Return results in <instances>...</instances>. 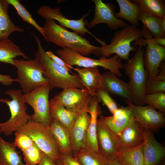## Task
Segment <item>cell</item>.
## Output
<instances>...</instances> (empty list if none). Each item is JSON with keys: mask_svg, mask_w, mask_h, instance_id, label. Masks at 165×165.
<instances>
[{"mask_svg": "<svg viewBox=\"0 0 165 165\" xmlns=\"http://www.w3.org/2000/svg\"><path fill=\"white\" fill-rule=\"evenodd\" d=\"M143 102L144 104L150 106L161 112H165V93L145 94Z\"/></svg>", "mask_w": 165, "mask_h": 165, "instance_id": "cell-34", "label": "cell"}, {"mask_svg": "<svg viewBox=\"0 0 165 165\" xmlns=\"http://www.w3.org/2000/svg\"><path fill=\"white\" fill-rule=\"evenodd\" d=\"M47 56L54 62L59 65L64 67L69 72L72 73L71 69H73V67H71L67 65L65 62L61 58L59 57L54 54L52 51L49 50L46 51Z\"/></svg>", "mask_w": 165, "mask_h": 165, "instance_id": "cell-40", "label": "cell"}, {"mask_svg": "<svg viewBox=\"0 0 165 165\" xmlns=\"http://www.w3.org/2000/svg\"><path fill=\"white\" fill-rule=\"evenodd\" d=\"M143 46L139 45L134 55L124 64L125 73L130 79L128 83L130 90L132 103L144 106L145 89L148 80V75L144 64Z\"/></svg>", "mask_w": 165, "mask_h": 165, "instance_id": "cell-3", "label": "cell"}, {"mask_svg": "<svg viewBox=\"0 0 165 165\" xmlns=\"http://www.w3.org/2000/svg\"><path fill=\"white\" fill-rule=\"evenodd\" d=\"M88 105L79 112L69 130L73 155L85 148L86 136L90 120Z\"/></svg>", "mask_w": 165, "mask_h": 165, "instance_id": "cell-16", "label": "cell"}, {"mask_svg": "<svg viewBox=\"0 0 165 165\" xmlns=\"http://www.w3.org/2000/svg\"><path fill=\"white\" fill-rule=\"evenodd\" d=\"M11 99H0V102L6 104L10 112V117L6 121L0 123V134L9 136L18 131L31 119V116L26 112L27 109L21 90H9L5 92Z\"/></svg>", "mask_w": 165, "mask_h": 165, "instance_id": "cell-5", "label": "cell"}, {"mask_svg": "<svg viewBox=\"0 0 165 165\" xmlns=\"http://www.w3.org/2000/svg\"><path fill=\"white\" fill-rule=\"evenodd\" d=\"M95 4V13L92 20L88 24V28H91L101 23L107 24L108 28L116 30L128 24L115 15V9L112 5L104 3L101 0L92 1Z\"/></svg>", "mask_w": 165, "mask_h": 165, "instance_id": "cell-15", "label": "cell"}, {"mask_svg": "<svg viewBox=\"0 0 165 165\" xmlns=\"http://www.w3.org/2000/svg\"><path fill=\"white\" fill-rule=\"evenodd\" d=\"M73 155L82 165H105V159L100 155L85 148Z\"/></svg>", "mask_w": 165, "mask_h": 165, "instance_id": "cell-32", "label": "cell"}, {"mask_svg": "<svg viewBox=\"0 0 165 165\" xmlns=\"http://www.w3.org/2000/svg\"><path fill=\"white\" fill-rule=\"evenodd\" d=\"M18 56L28 57L10 39L0 41V62L14 66V60Z\"/></svg>", "mask_w": 165, "mask_h": 165, "instance_id": "cell-29", "label": "cell"}, {"mask_svg": "<svg viewBox=\"0 0 165 165\" xmlns=\"http://www.w3.org/2000/svg\"><path fill=\"white\" fill-rule=\"evenodd\" d=\"M86 88L92 94L93 96H97V92L104 88L102 75L97 67L86 68H73Z\"/></svg>", "mask_w": 165, "mask_h": 165, "instance_id": "cell-21", "label": "cell"}, {"mask_svg": "<svg viewBox=\"0 0 165 165\" xmlns=\"http://www.w3.org/2000/svg\"><path fill=\"white\" fill-rule=\"evenodd\" d=\"M141 10L160 18L165 17V1L162 0H133Z\"/></svg>", "mask_w": 165, "mask_h": 165, "instance_id": "cell-31", "label": "cell"}, {"mask_svg": "<svg viewBox=\"0 0 165 165\" xmlns=\"http://www.w3.org/2000/svg\"><path fill=\"white\" fill-rule=\"evenodd\" d=\"M105 165H123L116 159L105 160Z\"/></svg>", "mask_w": 165, "mask_h": 165, "instance_id": "cell-45", "label": "cell"}, {"mask_svg": "<svg viewBox=\"0 0 165 165\" xmlns=\"http://www.w3.org/2000/svg\"><path fill=\"white\" fill-rule=\"evenodd\" d=\"M93 96L87 89L71 88L63 90L53 98L66 108L79 112Z\"/></svg>", "mask_w": 165, "mask_h": 165, "instance_id": "cell-14", "label": "cell"}, {"mask_svg": "<svg viewBox=\"0 0 165 165\" xmlns=\"http://www.w3.org/2000/svg\"><path fill=\"white\" fill-rule=\"evenodd\" d=\"M158 17L141 10L138 16L141 21L154 38L165 37V33L160 24V19Z\"/></svg>", "mask_w": 165, "mask_h": 165, "instance_id": "cell-30", "label": "cell"}, {"mask_svg": "<svg viewBox=\"0 0 165 165\" xmlns=\"http://www.w3.org/2000/svg\"><path fill=\"white\" fill-rule=\"evenodd\" d=\"M14 63L17 73L15 81L20 84L24 94L49 83L48 79L44 75L42 64L37 58L27 60L15 59Z\"/></svg>", "mask_w": 165, "mask_h": 165, "instance_id": "cell-7", "label": "cell"}, {"mask_svg": "<svg viewBox=\"0 0 165 165\" xmlns=\"http://www.w3.org/2000/svg\"><path fill=\"white\" fill-rule=\"evenodd\" d=\"M48 126L58 146L60 154L73 155L69 130L53 119Z\"/></svg>", "mask_w": 165, "mask_h": 165, "instance_id": "cell-23", "label": "cell"}, {"mask_svg": "<svg viewBox=\"0 0 165 165\" xmlns=\"http://www.w3.org/2000/svg\"><path fill=\"white\" fill-rule=\"evenodd\" d=\"M15 135L14 143L22 152L35 143L28 136L24 133L18 131L15 132Z\"/></svg>", "mask_w": 165, "mask_h": 165, "instance_id": "cell-37", "label": "cell"}, {"mask_svg": "<svg viewBox=\"0 0 165 165\" xmlns=\"http://www.w3.org/2000/svg\"><path fill=\"white\" fill-rule=\"evenodd\" d=\"M42 28L44 38L48 42H51L62 49H71L84 56L94 54L99 57L100 47L91 45L87 39L58 25L54 20L46 19Z\"/></svg>", "mask_w": 165, "mask_h": 165, "instance_id": "cell-1", "label": "cell"}, {"mask_svg": "<svg viewBox=\"0 0 165 165\" xmlns=\"http://www.w3.org/2000/svg\"><path fill=\"white\" fill-rule=\"evenodd\" d=\"M57 54L68 66H77L83 68L101 67L119 77L122 75L120 69L123 68L122 59L115 55L110 58H91L82 56L77 51L69 48L59 49Z\"/></svg>", "mask_w": 165, "mask_h": 165, "instance_id": "cell-6", "label": "cell"}, {"mask_svg": "<svg viewBox=\"0 0 165 165\" xmlns=\"http://www.w3.org/2000/svg\"><path fill=\"white\" fill-rule=\"evenodd\" d=\"M153 42L156 43L162 46H165V38L162 37L156 38H153Z\"/></svg>", "mask_w": 165, "mask_h": 165, "instance_id": "cell-44", "label": "cell"}, {"mask_svg": "<svg viewBox=\"0 0 165 165\" xmlns=\"http://www.w3.org/2000/svg\"><path fill=\"white\" fill-rule=\"evenodd\" d=\"M50 106L52 119L57 120L70 130L79 112L66 108L53 98L50 101Z\"/></svg>", "mask_w": 165, "mask_h": 165, "instance_id": "cell-24", "label": "cell"}, {"mask_svg": "<svg viewBox=\"0 0 165 165\" xmlns=\"http://www.w3.org/2000/svg\"><path fill=\"white\" fill-rule=\"evenodd\" d=\"M144 36L142 28L128 24L116 31L110 43L100 47V58H107L115 54L122 60L127 61L130 53L135 50L131 43Z\"/></svg>", "mask_w": 165, "mask_h": 165, "instance_id": "cell-4", "label": "cell"}, {"mask_svg": "<svg viewBox=\"0 0 165 165\" xmlns=\"http://www.w3.org/2000/svg\"><path fill=\"white\" fill-rule=\"evenodd\" d=\"M147 130L134 118L128 125L117 134L119 149L133 148L141 145L145 141Z\"/></svg>", "mask_w": 165, "mask_h": 165, "instance_id": "cell-17", "label": "cell"}, {"mask_svg": "<svg viewBox=\"0 0 165 165\" xmlns=\"http://www.w3.org/2000/svg\"><path fill=\"white\" fill-rule=\"evenodd\" d=\"M15 81V79L12 78L10 76L0 74V83L9 86Z\"/></svg>", "mask_w": 165, "mask_h": 165, "instance_id": "cell-41", "label": "cell"}, {"mask_svg": "<svg viewBox=\"0 0 165 165\" xmlns=\"http://www.w3.org/2000/svg\"><path fill=\"white\" fill-rule=\"evenodd\" d=\"M157 93H165V81L156 79L150 83L146 84L145 94Z\"/></svg>", "mask_w": 165, "mask_h": 165, "instance_id": "cell-38", "label": "cell"}, {"mask_svg": "<svg viewBox=\"0 0 165 165\" xmlns=\"http://www.w3.org/2000/svg\"><path fill=\"white\" fill-rule=\"evenodd\" d=\"M130 106L119 108L111 116L104 117L105 123L113 132L118 134L123 130L133 119Z\"/></svg>", "mask_w": 165, "mask_h": 165, "instance_id": "cell-22", "label": "cell"}, {"mask_svg": "<svg viewBox=\"0 0 165 165\" xmlns=\"http://www.w3.org/2000/svg\"><path fill=\"white\" fill-rule=\"evenodd\" d=\"M10 5L7 0H0V41L8 39L14 32H24V30L15 25L10 18L8 15Z\"/></svg>", "mask_w": 165, "mask_h": 165, "instance_id": "cell-25", "label": "cell"}, {"mask_svg": "<svg viewBox=\"0 0 165 165\" xmlns=\"http://www.w3.org/2000/svg\"><path fill=\"white\" fill-rule=\"evenodd\" d=\"M51 90L49 83L23 94L25 103L30 105L34 111L33 114L31 115V120L48 126L52 119L49 100Z\"/></svg>", "mask_w": 165, "mask_h": 165, "instance_id": "cell-9", "label": "cell"}, {"mask_svg": "<svg viewBox=\"0 0 165 165\" xmlns=\"http://www.w3.org/2000/svg\"><path fill=\"white\" fill-rule=\"evenodd\" d=\"M143 165H156L164 158L165 148L147 130L142 149Z\"/></svg>", "mask_w": 165, "mask_h": 165, "instance_id": "cell-19", "label": "cell"}, {"mask_svg": "<svg viewBox=\"0 0 165 165\" xmlns=\"http://www.w3.org/2000/svg\"><path fill=\"white\" fill-rule=\"evenodd\" d=\"M38 165H56L55 161L48 156L44 153Z\"/></svg>", "mask_w": 165, "mask_h": 165, "instance_id": "cell-42", "label": "cell"}, {"mask_svg": "<svg viewBox=\"0 0 165 165\" xmlns=\"http://www.w3.org/2000/svg\"><path fill=\"white\" fill-rule=\"evenodd\" d=\"M119 11L115 13L118 18L124 19L131 25L137 27L139 25L138 16L141 9L138 5L133 0H117Z\"/></svg>", "mask_w": 165, "mask_h": 165, "instance_id": "cell-26", "label": "cell"}, {"mask_svg": "<svg viewBox=\"0 0 165 165\" xmlns=\"http://www.w3.org/2000/svg\"><path fill=\"white\" fill-rule=\"evenodd\" d=\"M152 37L146 38L147 46L144 51L143 61L148 75V83L155 80L160 72L161 63L165 59V47L155 43Z\"/></svg>", "mask_w": 165, "mask_h": 165, "instance_id": "cell-13", "label": "cell"}, {"mask_svg": "<svg viewBox=\"0 0 165 165\" xmlns=\"http://www.w3.org/2000/svg\"><path fill=\"white\" fill-rule=\"evenodd\" d=\"M18 131L28 136L43 153L55 161L59 158V150L49 126L31 119Z\"/></svg>", "mask_w": 165, "mask_h": 165, "instance_id": "cell-8", "label": "cell"}, {"mask_svg": "<svg viewBox=\"0 0 165 165\" xmlns=\"http://www.w3.org/2000/svg\"><path fill=\"white\" fill-rule=\"evenodd\" d=\"M96 93L100 102H102L113 114L119 108L116 101L111 97L108 92L104 88L99 89Z\"/></svg>", "mask_w": 165, "mask_h": 165, "instance_id": "cell-36", "label": "cell"}, {"mask_svg": "<svg viewBox=\"0 0 165 165\" xmlns=\"http://www.w3.org/2000/svg\"><path fill=\"white\" fill-rule=\"evenodd\" d=\"M126 102L131 108L135 120L145 129L156 130L165 126L164 113L148 105L139 106L130 102Z\"/></svg>", "mask_w": 165, "mask_h": 165, "instance_id": "cell-12", "label": "cell"}, {"mask_svg": "<svg viewBox=\"0 0 165 165\" xmlns=\"http://www.w3.org/2000/svg\"><path fill=\"white\" fill-rule=\"evenodd\" d=\"M97 96H93L88 105V113L90 116L85 140V148L100 154L98 148L97 137V124L98 116L102 112Z\"/></svg>", "mask_w": 165, "mask_h": 165, "instance_id": "cell-18", "label": "cell"}, {"mask_svg": "<svg viewBox=\"0 0 165 165\" xmlns=\"http://www.w3.org/2000/svg\"><path fill=\"white\" fill-rule=\"evenodd\" d=\"M55 162L56 165H82L73 155L70 154H60Z\"/></svg>", "mask_w": 165, "mask_h": 165, "instance_id": "cell-39", "label": "cell"}, {"mask_svg": "<svg viewBox=\"0 0 165 165\" xmlns=\"http://www.w3.org/2000/svg\"><path fill=\"white\" fill-rule=\"evenodd\" d=\"M144 141L135 147L119 149L116 153L115 159L123 165H143L142 149Z\"/></svg>", "mask_w": 165, "mask_h": 165, "instance_id": "cell-28", "label": "cell"}, {"mask_svg": "<svg viewBox=\"0 0 165 165\" xmlns=\"http://www.w3.org/2000/svg\"><path fill=\"white\" fill-rule=\"evenodd\" d=\"M160 24L162 29L165 33V17L160 18Z\"/></svg>", "mask_w": 165, "mask_h": 165, "instance_id": "cell-46", "label": "cell"}, {"mask_svg": "<svg viewBox=\"0 0 165 165\" xmlns=\"http://www.w3.org/2000/svg\"><path fill=\"white\" fill-rule=\"evenodd\" d=\"M14 142L6 141L0 136V165H26Z\"/></svg>", "mask_w": 165, "mask_h": 165, "instance_id": "cell-27", "label": "cell"}, {"mask_svg": "<svg viewBox=\"0 0 165 165\" xmlns=\"http://www.w3.org/2000/svg\"><path fill=\"white\" fill-rule=\"evenodd\" d=\"M10 5L15 9L18 15L23 20L34 27L44 38L45 33L42 27L39 26L34 20L30 13L18 0H7Z\"/></svg>", "mask_w": 165, "mask_h": 165, "instance_id": "cell-33", "label": "cell"}, {"mask_svg": "<svg viewBox=\"0 0 165 165\" xmlns=\"http://www.w3.org/2000/svg\"><path fill=\"white\" fill-rule=\"evenodd\" d=\"M104 116L101 115L97 124V146L100 154L105 160L115 159V154L119 149L118 135L112 131L105 123Z\"/></svg>", "mask_w": 165, "mask_h": 165, "instance_id": "cell-11", "label": "cell"}, {"mask_svg": "<svg viewBox=\"0 0 165 165\" xmlns=\"http://www.w3.org/2000/svg\"><path fill=\"white\" fill-rule=\"evenodd\" d=\"M22 152L26 165H38L44 154L35 143Z\"/></svg>", "mask_w": 165, "mask_h": 165, "instance_id": "cell-35", "label": "cell"}, {"mask_svg": "<svg viewBox=\"0 0 165 165\" xmlns=\"http://www.w3.org/2000/svg\"><path fill=\"white\" fill-rule=\"evenodd\" d=\"M32 34L38 47L35 58L39 61L43 68L44 75L49 81L51 89L54 88L63 90L71 88L87 89L78 75L71 74L65 68L53 61L46 54L39 38L34 33Z\"/></svg>", "mask_w": 165, "mask_h": 165, "instance_id": "cell-2", "label": "cell"}, {"mask_svg": "<svg viewBox=\"0 0 165 165\" xmlns=\"http://www.w3.org/2000/svg\"><path fill=\"white\" fill-rule=\"evenodd\" d=\"M102 75L104 89L109 94L122 98L125 102L132 103L131 92L128 83L119 79L109 71L105 72Z\"/></svg>", "mask_w": 165, "mask_h": 165, "instance_id": "cell-20", "label": "cell"}, {"mask_svg": "<svg viewBox=\"0 0 165 165\" xmlns=\"http://www.w3.org/2000/svg\"><path fill=\"white\" fill-rule=\"evenodd\" d=\"M88 12L84 14L80 19L78 20L70 19L64 16L61 12V8L57 7L53 8L47 6H42L38 8L37 13L40 16L45 19H51L57 21L61 26L71 29L73 32L80 36H83L88 33L93 36L102 46L105 43L97 38L86 28L87 25L86 21L84 18L89 14Z\"/></svg>", "mask_w": 165, "mask_h": 165, "instance_id": "cell-10", "label": "cell"}, {"mask_svg": "<svg viewBox=\"0 0 165 165\" xmlns=\"http://www.w3.org/2000/svg\"><path fill=\"white\" fill-rule=\"evenodd\" d=\"M160 71L156 79L165 81V64L164 61L160 64Z\"/></svg>", "mask_w": 165, "mask_h": 165, "instance_id": "cell-43", "label": "cell"}]
</instances>
